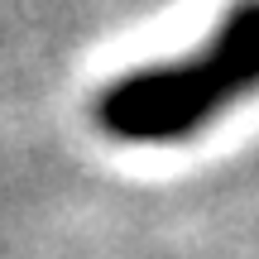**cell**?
<instances>
[{
    "label": "cell",
    "mask_w": 259,
    "mask_h": 259,
    "mask_svg": "<svg viewBox=\"0 0 259 259\" xmlns=\"http://www.w3.org/2000/svg\"><path fill=\"white\" fill-rule=\"evenodd\" d=\"M259 92V0H235L192 58L149 63L96 96V130L120 144H178Z\"/></svg>",
    "instance_id": "cell-1"
}]
</instances>
